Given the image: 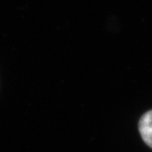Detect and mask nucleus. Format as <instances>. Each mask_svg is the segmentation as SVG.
Segmentation results:
<instances>
[{
    "label": "nucleus",
    "instance_id": "f257e3e1",
    "mask_svg": "<svg viewBox=\"0 0 152 152\" xmlns=\"http://www.w3.org/2000/svg\"><path fill=\"white\" fill-rule=\"evenodd\" d=\"M138 129L144 142L152 148V110L148 111L141 116Z\"/></svg>",
    "mask_w": 152,
    "mask_h": 152
}]
</instances>
